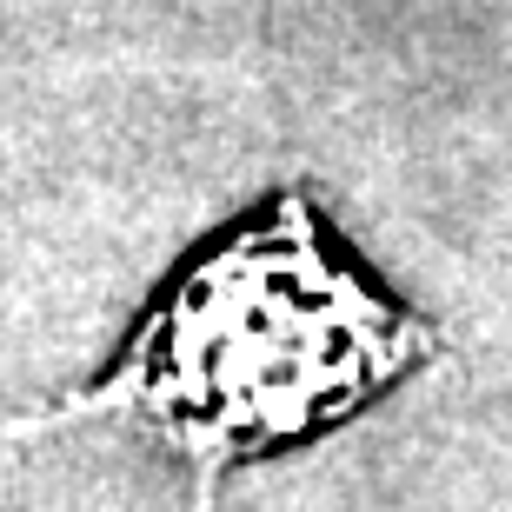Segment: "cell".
I'll return each mask as SVG.
<instances>
[{
  "mask_svg": "<svg viewBox=\"0 0 512 512\" xmlns=\"http://www.w3.org/2000/svg\"><path fill=\"white\" fill-rule=\"evenodd\" d=\"M433 353V326L386 306L380 286L326 253L313 213L280 200L273 220L200 253L94 386L0 419V439L133 419L187 466L193 512H220L240 459L340 426Z\"/></svg>",
  "mask_w": 512,
  "mask_h": 512,
  "instance_id": "6da1fadb",
  "label": "cell"
}]
</instances>
